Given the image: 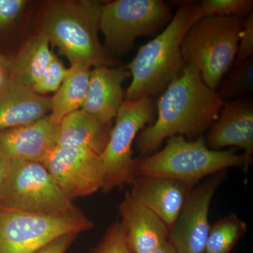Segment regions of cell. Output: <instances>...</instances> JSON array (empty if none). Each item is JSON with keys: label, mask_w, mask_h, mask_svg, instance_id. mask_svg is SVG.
I'll list each match as a JSON object with an SVG mask.
<instances>
[{"label": "cell", "mask_w": 253, "mask_h": 253, "mask_svg": "<svg viewBox=\"0 0 253 253\" xmlns=\"http://www.w3.org/2000/svg\"><path fill=\"white\" fill-rule=\"evenodd\" d=\"M9 60L5 57L3 55L0 54V68L7 71L9 67Z\"/></svg>", "instance_id": "31"}, {"label": "cell", "mask_w": 253, "mask_h": 253, "mask_svg": "<svg viewBox=\"0 0 253 253\" xmlns=\"http://www.w3.org/2000/svg\"><path fill=\"white\" fill-rule=\"evenodd\" d=\"M91 253H133L121 221L110 226L102 240Z\"/></svg>", "instance_id": "25"}, {"label": "cell", "mask_w": 253, "mask_h": 253, "mask_svg": "<svg viewBox=\"0 0 253 253\" xmlns=\"http://www.w3.org/2000/svg\"><path fill=\"white\" fill-rule=\"evenodd\" d=\"M224 103L206 85L199 70L186 63L158 100L156 121L136 136V149L146 157L172 136H200L217 121Z\"/></svg>", "instance_id": "1"}, {"label": "cell", "mask_w": 253, "mask_h": 253, "mask_svg": "<svg viewBox=\"0 0 253 253\" xmlns=\"http://www.w3.org/2000/svg\"><path fill=\"white\" fill-rule=\"evenodd\" d=\"M111 123L101 122L83 109L70 113L59 124L56 145L81 148L99 155L109 141Z\"/></svg>", "instance_id": "18"}, {"label": "cell", "mask_w": 253, "mask_h": 253, "mask_svg": "<svg viewBox=\"0 0 253 253\" xmlns=\"http://www.w3.org/2000/svg\"><path fill=\"white\" fill-rule=\"evenodd\" d=\"M78 235L79 234H69L60 236L42 246L33 253H66Z\"/></svg>", "instance_id": "28"}, {"label": "cell", "mask_w": 253, "mask_h": 253, "mask_svg": "<svg viewBox=\"0 0 253 253\" xmlns=\"http://www.w3.org/2000/svg\"><path fill=\"white\" fill-rule=\"evenodd\" d=\"M199 4L181 3L161 34L139 48L126 68L132 76L126 100L132 101L162 94L169 83L179 77L186 63L181 53L183 38L201 18Z\"/></svg>", "instance_id": "2"}, {"label": "cell", "mask_w": 253, "mask_h": 253, "mask_svg": "<svg viewBox=\"0 0 253 253\" xmlns=\"http://www.w3.org/2000/svg\"><path fill=\"white\" fill-rule=\"evenodd\" d=\"M5 171H6V165L4 160L0 158V190L2 186L3 181H4Z\"/></svg>", "instance_id": "30"}, {"label": "cell", "mask_w": 253, "mask_h": 253, "mask_svg": "<svg viewBox=\"0 0 253 253\" xmlns=\"http://www.w3.org/2000/svg\"><path fill=\"white\" fill-rule=\"evenodd\" d=\"M41 163L70 199L90 196L102 189L104 167L99 155L90 150L56 145Z\"/></svg>", "instance_id": "10"}, {"label": "cell", "mask_w": 253, "mask_h": 253, "mask_svg": "<svg viewBox=\"0 0 253 253\" xmlns=\"http://www.w3.org/2000/svg\"><path fill=\"white\" fill-rule=\"evenodd\" d=\"M126 67L101 66L91 70L83 111L104 123H111L122 105L123 83L130 77Z\"/></svg>", "instance_id": "16"}, {"label": "cell", "mask_w": 253, "mask_h": 253, "mask_svg": "<svg viewBox=\"0 0 253 253\" xmlns=\"http://www.w3.org/2000/svg\"><path fill=\"white\" fill-rule=\"evenodd\" d=\"M251 158L233 151H214L206 145L204 136L187 141L183 136L168 139L162 150L135 159L134 174L170 178L195 184L206 176L225 171L229 168H247Z\"/></svg>", "instance_id": "4"}, {"label": "cell", "mask_w": 253, "mask_h": 253, "mask_svg": "<svg viewBox=\"0 0 253 253\" xmlns=\"http://www.w3.org/2000/svg\"><path fill=\"white\" fill-rule=\"evenodd\" d=\"M26 4V1L23 0H0V28L12 23Z\"/></svg>", "instance_id": "27"}, {"label": "cell", "mask_w": 253, "mask_h": 253, "mask_svg": "<svg viewBox=\"0 0 253 253\" xmlns=\"http://www.w3.org/2000/svg\"><path fill=\"white\" fill-rule=\"evenodd\" d=\"M172 17L170 8L162 0H117L102 5L99 30L106 49L122 55L137 38L154 36Z\"/></svg>", "instance_id": "7"}, {"label": "cell", "mask_w": 253, "mask_h": 253, "mask_svg": "<svg viewBox=\"0 0 253 253\" xmlns=\"http://www.w3.org/2000/svg\"><path fill=\"white\" fill-rule=\"evenodd\" d=\"M246 20L239 16H207L189 28L181 44L185 63L199 70L206 85L217 91L234 63Z\"/></svg>", "instance_id": "5"}, {"label": "cell", "mask_w": 253, "mask_h": 253, "mask_svg": "<svg viewBox=\"0 0 253 253\" xmlns=\"http://www.w3.org/2000/svg\"><path fill=\"white\" fill-rule=\"evenodd\" d=\"M102 5L98 1H63L48 8L41 32L71 66L110 67L115 63L98 36Z\"/></svg>", "instance_id": "3"}, {"label": "cell", "mask_w": 253, "mask_h": 253, "mask_svg": "<svg viewBox=\"0 0 253 253\" xmlns=\"http://www.w3.org/2000/svg\"><path fill=\"white\" fill-rule=\"evenodd\" d=\"M91 71V67L84 65H73L69 68L67 76L50 99V116L58 124L70 113L82 109L87 94Z\"/></svg>", "instance_id": "20"}, {"label": "cell", "mask_w": 253, "mask_h": 253, "mask_svg": "<svg viewBox=\"0 0 253 253\" xmlns=\"http://www.w3.org/2000/svg\"><path fill=\"white\" fill-rule=\"evenodd\" d=\"M247 225L235 213L211 226L205 253H229L246 234Z\"/></svg>", "instance_id": "21"}, {"label": "cell", "mask_w": 253, "mask_h": 253, "mask_svg": "<svg viewBox=\"0 0 253 253\" xmlns=\"http://www.w3.org/2000/svg\"><path fill=\"white\" fill-rule=\"evenodd\" d=\"M206 142L208 147L214 151L236 146L244 149L245 156L251 158L253 153L252 98L241 97L224 103Z\"/></svg>", "instance_id": "13"}, {"label": "cell", "mask_w": 253, "mask_h": 253, "mask_svg": "<svg viewBox=\"0 0 253 253\" xmlns=\"http://www.w3.org/2000/svg\"><path fill=\"white\" fill-rule=\"evenodd\" d=\"M131 184V196L157 214L169 229L195 186L170 178L150 176H136Z\"/></svg>", "instance_id": "14"}, {"label": "cell", "mask_w": 253, "mask_h": 253, "mask_svg": "<svg viewBox=\"0 0 253 253\" xmlns=\"http://www.w3.org/2000/svg\"><path fill=\"white\" fill-rule=\"evenodd\" d=\"M4 161L6 171L0 190V206L54 217L84 216L63 194L42 163Z\"/></svg>", "instance_id": "6"}, {"label": "cell", "mask_w": 253, "mask_h": 253, "mask_svg": "<svg viewBox=\"0 0 253 253\" xmlns=\"http://www.w3.org/2000/svg\"><path fill=\"white\" fill-rule=\"evenodd\" d=\"M156 106L151 97L123 101L109 139L100 156L104 169V192L132 184L135 179L131 146L138 133L154 120Z\"/></svg>", "instance_id": "8"}, {"label": "cell", "mask_w": 253, "mask_h": 253, "mask_svg": "<svg viewBox=\"0 0 253 253\" xmlns=\"http://www.w3.org/2000/svg\"><path fill=\"white\" fill-rule=\"evenodd\" d=\"M224 175L225 171L212 174L190 191L177 219L169 229V242L176 253H205L211 228L210 206Z\"/></svg>", "instance_id": "11"}, {"label": "cell", "mask_w": 253, "mask_h": 253, "mask_svg": "<svg viewBox=\"0 0 253 253\" xmlns=\"http://www.w3.org/2000/svg\"><path fill=\"white\" fill-rule=\"evenodd\" d=\"M49 111V99L12 78H6L0 86V131L36 122Z\"/></svg>", "instance_id": "17"}, {"label": "cell", "mask_w": 253, "mask_h": 253, "mask_svg": "<svg viewBox=\"0 0 253 253\" xmlns=\"http://www.w3.org/2000/svg\"><path fill=\"white\" fill-rule=\"evenodd\" d=\"M49 43L47 37L42 32L28 42L14 59L9 60L7 71L11 77L32 89L54 57Z\"/></svg>", "instance_id": "19"}, {"label": "cell", "mask_w": 253, "mask_h": 253, "mask_svg": "<svg viewBox=\"0 0 253 253\" xmlns=\"http://www.w3.org/2000/svg\"><path fill=\"white\" fill-rule=\"evenodd\" d=\"M58 127L47 115L36 122L0 131V158L41 163L56 146Z\"/></svg>", "instance_id": "12"}, {"label": "cell", "mask_w": 253, "mask_h": 253, "mask_svg": "<svg viewBox=\"0 0 253 253\" xmlns=\"http://www.w3.org/2000/svg\"><path fill=\"white\" fill-rule=\"evenodd\" d=\"M93 226L85 215L54 217L0 206V253H33L56 238Z\"/></svg>", "instance_id": "9"}, {"label": "cell", "mask_w": 253, "mask_h": 253, "mask_svg": "<svg viewBox=\"0 0 253 253\" xmlns=\"http://www.w3.org/2000/svg\"><path fill=\"white\" fill-rule=\"evenodd\" d=\"M68 71L69 69L65 67L54 55L32 90L40 95L57 91L67 76Z\"/></svg>", "instance_id": "24"}, {"label": "cell", "mask_w": 253, "mask_h": 253, "mask_svg": "<svg viewBox=\"0 0 253 253\" xmlns=\"http://www.w3.org/2000/svg\"><path fill=\"white\" fill-rule=\"evenodd\" d=\"M5 70L2 69V68H0V86H1V84L4 83L5 79H6V77L5 76Z\"/></svg>", "instance_id": "32"}, {"label": "cell", "mask_w": 253, "mask_h": 253, "mask_svg": "<svg viewBox=\"0 0 253 253\" xmlns=\"http://www.w3.org/2000/svg\"><path fill=\"white\" fill-rule=\"evenodd\" d=\"M217 93L221 100L235 99L253 91V58L236 66L234 71L223 78Z\"/></svg>", "instance_id": "22"}, {"label": "cell", "mask_w": 253, "mask_h": 253, "mask_svg": "<svg viewBox=\"0 0 253 253\" xmlns=\"http://www.w3.org/2000/svg\"><path fill=\"white\" fill-rule=\"evenodd\" d=\"M119 212L133 253H150L169 241V229L166 223L130 193L126 192Z\"/></svg>", "instance_id": "15"}, {"label": "cell", "mask_w": 253, "mask_h": 253, "mask_svg": "<svg viewBox=\"0 0 253 253\" xmlns=\"http://www.w3.org/2000/svg\"><path fill=\"white\" fill-rule=\"evenodd\" d=\"M253 0H204L199 4L201 17L235 16L243 18L253 12Z\"/></svg>", "instance_id": "23"}, {"label": "cell", "mask_w": 253, "mask_h": 253, "mask_svg": "<svg viewBox=\"0 0 253 253\" xmlns=\"http://www.w3.org/2000/svg\"><path fill=\"white\" fill-rule=\"evenodd\" d=\"M150 253H176V252L172 244L168 241L167 244L163 245L159 249L155 250L153 252Z\"/></svg>", "instance_id": "29"}, {"label": "cell", "mask_w": 253, "mask_h": 253, "mask_svg": "<svg viewBox=\"0 0 253 253\" xmlns=\"http://www.w3.org/2000/svg\"><path fill=\"white\" fill-rule=\"evenodd\" d=\"M253 13L248 16L244 30L240 38L236 57V66L253 57Z\"/></svg>", "instance_id": "26"}]
</instances>
